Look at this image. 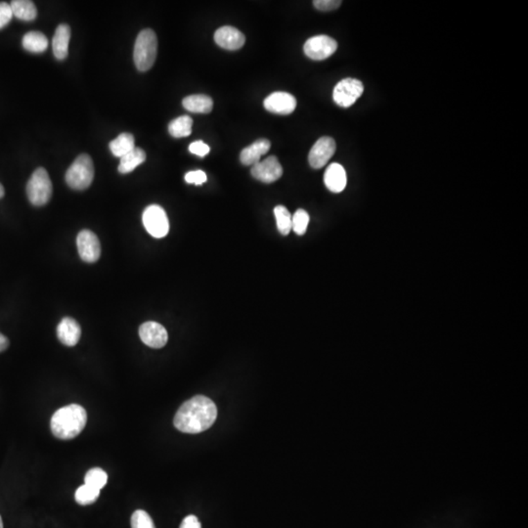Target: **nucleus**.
I'll return each mask as SVG.
<instances>
[{
  "instance_id": "21",
  "label": "nucleus",
  "mask_w": 528,
  "mask_h": 528,
  "mask_svg": "<svg viewBox=\"0 0 528 528\" xmlns=\"http://www.w3.org/2000/svg\"><path fill=\"white\" fill-rule=\"evenodd\" d=\"M109 147L113 155L117 158H122L135 148V139L131 133L124 132V133L120 134L114 140L111 141Z\"/></svg>"
},
{
  "instance_id": "20",
  "label": "nucleus",
  "mask_w": 528,
  "mask_h": 528,
  "mask_svg": "<svg viewBox=\"0 0 528 528\" xmlns=\"http://www.w3.org/2000/svg\"><path fill=\"white\" fill-rule=\"evenodd\" d=\"M145 161V151L141 149V148L135 147L131 152L127 153L126 155L121 158L119 171L124 174L131 173L136 167L140 166Z\"/></svg>"
},
{
  "instance_id": "10",
  "label": "nucleus",
  "mask_w": 528,
  "mask_h": 528,
  "mask_svg": "<svg viewBox=\"0 0 528 528\" xmlns=\"http://www.w3.org/2000/svg\"><path fill=\"white\" fill-rule=\"evenodd\" d=\"M336 141L333 138L324 136L318 139L308 155L310 166L315 169H322L323 167L326 166L327 162L336 152Z\"/></svg>"
},
{
  "instance_id": "2",
  "label": "nucleus",
  "mask_w": 528,
  "mask_h": 528,
  "mask_svg": "<svg viewBox=\"0 0 528 528\" xmlns=\"http://www.w3.org/2000/svg\"><path fill=\"white\" fill-rule=\"evenodd\" d=\"M86 422L87 414L84 407L68 405L54 413L50 422L51 431L59 440H73L84 431Z\"/></svg>"
},
{
  "instance_id": "25",
  "label": "nucleus",
  "mask_w": 528,
  "mask_h": 528,
  "mask_svg": "<svg viewBox=\"0 0 528 528\" xmlns=\"http://www.w3.org/2000/svg\"><path fill=\"white\" fill-rule=\"evenodd\" d=\"M99 496H100V490L84 484L75 491V499L79 505L87 506L96 502Z\"/></svg>"
},
{
  "instance_id": "30",
  "label": "nucleus",
  "mask_w": 528,
  "mask_h": 528,
  "mask_svg": "<svg viewBox=\"0 0 528 528\" xmlns=\"http://www.w3.org/2000/svg\"><path fill=\"white\" fill-rule=\"evenodd\" d=\"M13 17L10 4L6 2H0V30L6 27Z\"/></svg>"
},
{
  "instance_id": "16",
  "label": "nucleus",
  "mask_w": 528,
  "mask_h": 528,
  "mask_svg": "<svg viewBox=\"0 0 528 528\" xmlns=\"http://www.w3.org/2000/svg\"><path fill=\"white\" fill-rule=\"evenodd\" d=\"M324 182L328 189L331 192H343L346 189V182H348L346 169L341 164H337V162L330 164L325 171Z\"/></svg>"
},
{
  "instance_id": "8",
  "label": "nucleus",
  "mask_w": 528,
  "mask_h": 528,
  "mask_svg": "<svg viewBox=\"0 0 528 528\" xmlns=\"http://www.w3.org/2000/svg\"><path fill=\"white\" fill-rule=\"evenodd\" d=\"M338 49V42L328 35H315L305 42L303 50L308 58L322 61L333 55Z\"/></svg>"
},
{
  "instance_id": "27",
  "label": "nucleus",
  "mask_w": 528,
  "mask_h": 528,
  "mask_svg": "<svg viewBox=\"0 0 528 528\" xmlns=\"http://www.w3.org/2000/svg\"><path fill=\"white\" fill-rule=\"evenodd\" d=\"M108 482V475L100 468H93L87 471L84 478V484L101 490Z\"/></svg>"
},
{
  "instance_id": "37",
  "label": "nucleus",
  "mask_w": 528,
  "mask_h": 528,
  "mask_svg": "<svg viewBox=\"0 0 528 528\" xmlns=\"http://www.w3.org/2000/svg\"><path fill=\"white\" fill-rule=\"evenodd\" d=\"M0 528H3V522H2L1 517H0Z\"/></svg>"
},
{
  "instance_id": "15",
  "label": "nucleus",
  "mask_w": 528,
  "mask_h": 528,
  "mask_svg": "<svg viewBox=\"0 0 528 528\" xmlns=\"http://www.w3.org/2000/svg\"><path fill=\"white\" fill-rule=\"evenodd\" d=\"M82 336V329L79 323L70 317L63 318L57 327V337L63 345L75 346L79 343Z\"/></svg>"
},
{
  "instance_id": "36",
  "label": "nucleus",
  "mask_w": 528,
  "mask_h": 528,
  "mask_svg": "<svg viewBox=\"0 0 528 528\" xmlns=\"http://www.w3.org/2000/svg\"><path fill=\"white\" fill-rule=\"evenodd\" d=\"M4 194H6V190H4V187L2 186V184L0 183V199L4 197Z\"/></svg>"
},
{
  "instance_id": "11",
  "label": "nucleus",
  "mask_w": 528,
  "mask_h": 528,
  "mask_svg": "<svg viewBox=\"0 0 528 528\" xmlns=\"http://www.w3.org/2000/svg\"><path fill=\"white\" fill-rule=\"evenodd\" d=\"M251 173L256 180L268 184L275 182L278 179L281 178L283 169L279 160L275 155H270L264 161L254 164Z\"/></svg>"
},
{
  "instance_id": "9",
  "label": "nucleus",
  "mask_w": 528,
  "mask_h": 528,
  "mask_svg": "<svg viewBox=\"0 0 528 528\" xmlns=\"http://www.w3.org/2000/svg\"><path fill=\"white\" fill-rule=\"evenodd\" d=\"M77 249L82 261L94 263L100 258L101 245L97 236L91 230H82L77 238Z\"/></svg>"
},
{
  "instance_id": "34",
  "label": "nucleus",
  "mask_w": 528,
  "mask_h": 528,
  "mask_svg": "<svg viewBox=\"0 0 528 528\" xmlns=\"http://www.w3.org/2000/svg\"><path fill=\"white\" fill-rule=\"evenodd\" d=\"M179 528H202L201 523L199 520L195 516H188L184 518L182 523H181Z\"/></svg>"
},
{
  "instance_id": "5",
  "label": "nucleus",
  "mask_w": 528,
  "mask_h": 528,
  "mask_svg": "<svg viewBox=\"0 0 528 528\" xmlns=\"http://www.w3.org/2000/svg\"><path fill=\"white\" fill-rule=\"evenodd\" d=\"M53 192L50 178L44 167L35 169L27 184V195L30 204L41 207L50 201Z\"/></svg>"
},
{
  "instance_id": "1",
  "label": "nucleus",
  "mask_w": 528,
  "mask_h": 528,
  "mask_svg": "<svg viewBox=\"0 0 528 528\" xmlns=\"http://www.w3.org/2000/svg\"><path fill=\"white\" fill-rule=\"evenodd\" d=\"M218 418V408L213 400L197 395L181 405L174 417V426L185 433H200L209 430Z\"/></svg>"
},
{
  "instance_id": "14",
  "label": "nucleus",
  "mask_w": 528,
  "mask_h": 528,
  "mask_svg": "<svg viewBox=\"0 0 528 528\" xmlns=\"http://www.w3.org/2000/svg\"><path fill=\"white\" fill-rule=\"evenodd\" d=\"M214 41L221 48L234 51L244 46L246 37L243 32L236 28L225 26V27L219 28L216 30V34H214Z\"/></svg>"
},
{
  "instance_id": "31",
  "label": "nucleus",
  "mask_w": 528,
  "mask_h": 528,
  "mask_svg": "<svg viewBox=\"0 0 528 528\" xmlns=\"http://www.w3.org/2000/svg\"><path fill=\"white\" fill-rule=\"evenodd\" d=\"M341 1L339 0H315L313 6L320 11H332L341 6Z\"/></svg>"
},
{
  "instance_id": "28",
  "label": "nucleus",
  "mask_w": 528,
  "mask_h": 528,
  "mask_svg": "<svg viewBox=\"0 0 528 528\" xmlns=\"http://www.w3.org/2000/svg\"><path fill=\"white\" fill-rule=\"evenodd\" d=\"M310 223V214L305 209H299L292 216V229L296 235H305Z\"/></svg>"
},
{
  "instance_id": "19",
  "label": "nucleus",
  "mask_w": 528,
  "mask_h": 528,
  "mask_svg": "<svg viewBox=\"0 0 528 528\" xmlns=\"http://www.w3.org/2000/svg\"><path fill=\"white\" fill-rule=\"evenodd\" d=\"M183 107L191 113L209 114L213 111L214 101L209 96L204 94H195L183 99Z\"/></svg>"
},
{
  "instance_id": "7",
  "label": "nucleus",
  "mask_w": 528,
  "mask_h": 528,
  "mask_svg": "<svg viewBox=\"0 0 528 528\" xmlns=\"http://www.w3.org/2000/svg\"><path fill=\"white\" fill-rule=\"evenodd\" d=\"M364 86L361 82L355 79H343L334 86L333 98L334 103L339 107L348 108L352 106L362 95Z\"/></svg>"
},
{
  "instance_id": "24",
  "label": "nucleus",
  "mask_w": 528,
  "mask_h": 528,
  "mask_svg": "<svg viewBox=\"0 0 528 528\" xmlns=\"http://www.w3.org/2000/svg\"><path fill=\"white\" fill-rule=\"evenodd\" d=\"M193 120L189 115H181L169 124V132L174 138H187L192 133Z\"/></svg>"
},
{
  "instance_id": "29",
  "label": "nucleus",
  "mask_w": 528,
  "mask_h": 528,
  "mask_svg": "<svg viewBox=\"0 0 528 528\" xmlns=\"http://www.w3.org/2000/svg\"><path fill=\"white\" fill-rule=\"evenodd\" d=\"M131 528H155L149 513L143 510L134 511L131 517Z\"/></svg>"
},
{
  "instance_id": "12",
  "label": "nucleus",
  "mask_w": 528,
  "mask_h": 528,
  "mask_svg": "<svg viewBox=\"0 0 528 528\" xmlns=\"http://www.w3.org/2000/svg\"><path fill=\"white\" fill-rule=\"evenodd\" d=\"M139 336L146 346L162 348L167 345L169 334L166 328L157 322H146L139 328Z\"/></svg>"
},
{
  "instance_id": "35",
  "label": "nucleus",
  "mask_w": 528,
  "mask_h": 528,
  "mask_svg": "<svg viewBox=\"0 0 528 528\" xmlns=\"http://www.w3.org/2000/svg\"><path fill=\"white\" fill-rule=\"evenodd\" d=\"M9 346L8 339L4 334L0 333V352L6 350Z\"/></svg>"
},
{
  "instance_id": "13",
  "label": "nucleus",
  "mask_w": 528,
  "mask_h": 528,
  "mask_svg": "<svg viewBox=\"0 0 528 528\" xmlns=\"http://www.w3.org/2000/svg\"><path fill=\"white\" fill-rule=\"evenodd\" d=\"M263 105L268 112L278 115H290L296 110V99L287 92L278 91L266 97Z\"/></svg>"
},
{
  "instance_id": "33",
  "label": "nucleus",
  "mask_w": 528,
  "mask_h": 528,
  "mask_svg": "<svg viewBox=\"0 0 528 528\" xmlns=\"http://www.w3.org/2000/svg\"><path fill=\"white\" fill-rule=\"evenodd\" d=\"M189 151L192 154L202 158L209 154L211 148H209V146L205 143L204 141L198 140L190 144Z\"/></svg>"
},
{
  "instance_id": "6",
  "label": "nucleus",
  "mask_w": 528,
  "mask_h": 528,
  "mask_svg": "<svg viewBox=\"0 0 528 528\" xmlns=\"http://www.w3.org/2000/svg\"><path fill=\"white\" fill-rule=\"evenodd\" d=\"M144 227L153 237L164 238L169 230V221L164 209L158 205L146 207L143 213Z\"/></svg>"
},
{
  "instance_id": "4",
  "label": "nucleus",
  "mask_w": 528,
  "mask_h": 528,
  "mask_svg": "<svg viewBox=\"0 0 528 528\" xmlns=\"http://www.w3.org/2000/svg\"><path fill=\"white\" fill-rule=\"evenodd\" d=\"M93 178V161L87 154L79 155L66 173V182L75 190L87 189Z\"/></svg>"
},
{
  "instance_id": "22",
  "label": "nucleus",
  "mask_w": 528,
  "mask_h": 528,
  "mask_svg": "<svg viewBox=\"0 0 528 528\" xmlns=\"http://www.w3.org/2000/svg\"><path fill=\"white\" fill-rule=\"evenodd\" d=\"M13 16L23 21H32L37 18V9L30 0H14L10 4Z\"/></svg>"
},
{
  "instance_id": "23",
  "label": "nucleus",
  "mask_w": 528,
  "mask_h": 528,
  "mask_svg": "<svg viewBox=\"0 0 528 528\" xmlns=\"http://www.w3.org/2000/svg\"><path fill=\"white\" fill-rule=\"evenodd\" d=\"M23 47L32 53H41L48 47V39L41 32H30L23 35Z\"/></svg>"
},
{
  "instance_id": "17",
  "label": "nucleus",
  "mask_w": 528,
  "mask_h": 528,
  "mask_svg": "<svg viewBox=\"0 0 528 528\" xmlns=\"http://www.w3.org/2000/svg\"><path fill=\"white\" fill-rule=\"evenodd\" d=\"M271 142L268 139L261 138L252 145L247 146L240 154V160L245 166H254L261 162V158L267 154L270 150Z\"/></svg>"
},
{
  "instance_id": "26",
  "label": "nucleus",
  "mask_w": 528,
  "mask_h": 528,
  "mask_svg": "<svg viewBox=\"0 0 528 528\" xmlns=\"http://www.w3.org/2000/svg\"><path fill=\"white\" fill-rule=\"evenodd\" d=\"M276 223L279 232L287 236L292 230V216L284 206H277L274 209Z\"/></svg>"
},
{
  "instance_id": "32",
  "label": "nucleus",
  "mask_w": 528,
  "mask_h": 528,
  "mask_svg": "<svg viewBox=\"0 0 528 528\" xmlns=\"http://www.w3.org/2000/svg\"><path fill=\"white\" fill-rule=\"evenodd\" d=\"M207 174L202 171H193L186 173L185 181L189 184H195V185H202V183L207 181Z\"/></svg>"
},
{
  "instance_id": "3",
  "label": "nucleus",
  "mask_w": 528,
  "mask_h": 528,
  "mask_svg": "<svg viewBox=\"0 0 528 528\" xmlns=\"http://www.w3.org/2000/svg\"><path fill=\"white\" fill-rule=\"evenodd\" d=\"M158 52V39L154 30H141L134 46L133 59L140 72L150 70L154 65Z\"/></svg>"
},
{
  "instance_id": "18",
  "label": "nucleus",
  "mask_w": 528,
  "mask_h": 528,
  "mask_svg": "<svg viewBox=\"0 0 528 528\" xmlns=\"http://www.w3.org/2000/svg\"><path fill=\"white\" fill-rule=\"evenodd\" d=\"M70 39V28L67 23H61L56 29L55 35L52 41L54 56L58 60H64L69 54V44Z\"/></svg>"
}]
</instances>
